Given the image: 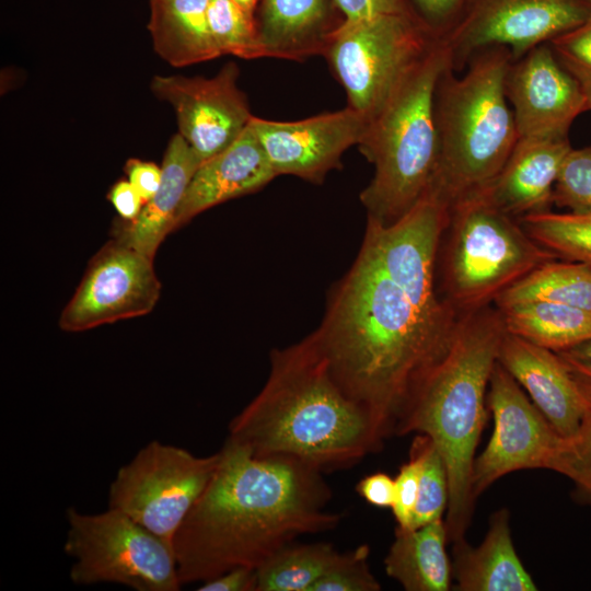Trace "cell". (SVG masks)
Instances as JSON below:
<instances>
[{
    "label": "cell",
    "instance_id": "cell-1",
    "mask_svg": "<svg viewBox=\"0 0 591 591\" xmlns=\"http://www.w3.org/2000/svg\"><path fill=\"white\" fill-rule=\"evenodd\" d=\"M219 464L178 528L182 584L237 567L257 569L298 536L337 526L322 471L290 456H255L225 440Z\"/></svg>",
    "mask_w": 591,
    "mask_h": 591
},
{
    "label": "cell",
    "instance_id": "cell-2",
    "mask_svg": "<svg viewBox=\"0 0 591 591\" xmlns=\"http://www.w3.org/2000/svg\"><path fill=\"white\" fill-rule=\"evenodd\" d=\"M312 336L336 383L383 439L396 434L452 338L422 318L364 243Z\"/></svg>",
    "mask_w": 591,
    "mask_h": 591
},
{
    "label": "cell",
    "instance_id": "cell-3",
    "mask_svg": "<svg viewBox=\"0 0 591 591\" xmlns=\"http://www.w3.org/2000/svg\"><path fill=\"white\" fill-rule=\"evenodd\" d=\"M227 440L255 456H290L324 472L356 464L383 438L336 383L311 335L273 351L267 382L231 420Z\"/></svg>",
    "mask_w": 591,
    "mask_h": 591
},
{
    "label": "cell",
    "instance_id": "cell-4",
    "mask_svg": "<svg viewBox=\"0 0 591 591\" xmlns=\"http://www.w3.org/2000/svg\"><path fill=\"white\" fill-rule=\"evenodd\" d=\"M505 333L496 306L460 314L445 354L420 384L396 432L429 437L443 459L449 478L444 523L450 543L464 538L472 519L473 463Z\"/></svg>",
    "mask_w": 591,
    "mask_h": 591
},
{
    "label": "cell",
    "instance_id": "cell-5",
    "mask_svg": "<svg viewBox=\"0 0 591 591\" xmlns=\"http://www.w3.org/2000/svg\"><path fill=\"white\" fill-rule=\"evenodd\" d=\"M508 47L477 51L462 76L449 66L434 95L438 162L429 190L450 207L485 188L511 154L519 135L506 95Z\"/></svg>",
    "mask_w": 591,
    "mask_h": 591
},
{
    "label": "cell",
    "instance_id": "cell-6",
    "mask_svg": "<svg viewBox=\"0 0 591 591\" xmlns=\"http://www.w3.org/2000/svg\"><path fill=\"white\" fill-rule=\"evenodd\" d=\"M451 66L440 36L373 117L357 144L374 166L360 194L368 218L389 224L430 189L438 162L434 95Z\"/></svg>",
    "mask_w": 591,
    "mask_h": 591
},
{
    "label": "cell",
    "instance_id": "cell-7",
    "mask_svg": "<svg viewBox=\"0 0 591 591\" xmlns=\"http://www.w3.org/2000/svg\"><path fill=\"white\" fill-rule=\"evenodd\" d=\"M447 231L443 288L457 314L495 304L532 270L558 258L479 192L451 205Z\"/></svg>",
    "mask_w": 591,
    "mask_h": 591
},
{
    "label": "cell",
    "instance_id": "cell-8",
    "mask_svg": "<svg viewBox=\"0 0 591 591\" xmlns=\"http://www.w3.org/2000/svg\"><path fill=\"white\" fill-rule=\"evenodd\" d=\"M438 35L410 11L345 20L329 35L323 55L345 89L348 106L370 121Z\"/></svg>",
    "mask_w": 591,
    "mask_h": 591
},
{
    "label": "cell",
    "instance_id": "cell-9",
    "mask_svg": "<svg viewBox=\"0 0 591 591\" xmlns=\"http://www.w3.org/2000/svg\"><path fill=\"white\" fill-rule=\"evenodd\" d=\"M65 553L73 558L76 584L116 583L137 591H177L182 587L174 548L112 508L101 513L67 511Z\"/></svg>",
    "mask_w": 591,
    "mask_h": 591
},
{
    "label": "cell",
    "instance_id": "cell-10",
    "mask_svg": "<svg viewBox=\"0 0 591 591\" xmlns=\"http://www.w3.org/2000/svg\"><path fill=\"white\" fill-rule=\"evenodd\" d=\"M219 460V451L197 456L183 448L151 441L118 470L109 486L108 508L127 514L173 546L178 528Z\"/></svg>",
    "mask_w": 591,
    "mask_h": 591
},
{
    "label": "cell",
    "instance_id": "cell-11",
    "mask_svg": "<svg viewBox=\"0 0 591 591\" xmlns=\"http://www.w3.org/2000/svg\"><path fill=\"white\" fill-rule=\"evenodd\" d=\"M449 219L450 205L428 190L392 223L368 218L363 241L422 318L447 338L452 336L460 314L439 298L434 279L438 248Z\"/></svg>",
    "mask_w": 591,
    "mask_h": 591
},
{
    "label": "cell",
    "instance_id": "cell-12",
    "mask_svg": "<svg viewBox=\"0 0 591 591\" xmlns=\"http://www.w3.org/2000/svg\"><path fill=\"white\" fill-rule=\"evenodd\" d=\"M590 13L591 0H465L439 36L456 72L477 51L491 46L508 47L517 60L577 27Z\"/></svg>",
    "mask_w": 591,
    "mask_h": 591
},
{
    "label": "cell",
    "instance_id": "cell-13",
    "mask_svg": "<svg viewBox=\"0 0 591 591\" xmlns=\"http://www.w3.org/2000/svg\"><path fill=\"white\" fill-rule=\"evenodd\" d=\"M487 407L494 431L473 463L471 488L474 499L502 476L520 470L554 471L564 440L497 361L489 380Z\"/></svg>",
    "mask_w": 591,
    "mask_h": 591
},
{
    "label": "cell",
    "instance_id": "cell-14",
    "mask_svg": "<svg viewBox=\"0 0 591 591\" xmlns=\"http://www.w3.org/2000/svg\"><path fill=\"white\" fill-rule=\"evenodd\" d=\"M161 293L153 258L113 236L91 259L59 317L65 332H84L150 313Z\"/></svg>",
    "mask_w": 591,
    "mask_h": 591
},
{
    "label": "cell",
    "instance_id": "cell-15",
    "mask_svg": "<svg viewBox=\"0 0 591 591\" xmlns=\"http://www.w3.org/2000/svg\"><path fill=\"white\" fill-rule=\"evenodd\" d=\"M237 76L236 65L228 62L212 78H152V93L173 106L178 134L201 163L229 147L253 117L245 95L236 85Z\"/></svg>",
    "mask_w": 591,
    "mask_h": 591
},
{
    "label": "cell",
    "instance_id": "cell-16",
    "mask_svg": "<svg viewBox=\"0 0 591 591\" xmlns=\"http://www.w3.org/2000/svg\"><path fill=\"white\" fill-rule=\"evenodd\" d=\"M368 124L349 106L298 121L251 119L277 176L293 175L311 183H322L339 166L344 152L359 143Z\"/></svg>",
    "mask_w": 591,
    "mask_h": 591
},
{
    "label": "cell",
    "instance_id": "cell-17",
    "mask_svg": "<svg viewBox=\"0 0 591 591\" xmlns=\"http://www.w3.org/2000/svg\"><path fill=\"white\" fill-rule=\"evenodd\" d=\"M506 95L519 138L568 137L572 121L587 112L579 84L548 43L512 60L506 76Z\"/></svg>",
    "mask_w": 591,
    "mask_h": 591
},
{
    "label": "cell",
    "instance_id": "cell-18",
    "mask_svg": "<svg viewBox=\"0 0 591 591\" xmlns=\"http://www.w3.org/2000/svg\"><path fill=\"white\" fill-rule=\"evenodd\" d=\"M497 361L564 438L572 436L591 410L559 356L506 331Z\"/></svg>",
    "mask_w": 591,
    "mask_h": 591
},
{
    "label": "cell",
    "instance_id": "cell-19",
    "mask_svg": "<svg viewBox=\"0 0 591 591\" xmlns=\"http://www.w3.org/2000/svg\"><path fill=\"white\" fill-rule=\"evenodd\" d=\"M571 148L568 137L519 138L502 169L479 193L517 219L549 211L560 165Z\"/></svg>",
    "mask_w": 591,
    "mask_h": 591
},
{
    "label": "cell",
    "instance_id": "cell-20",
    "mask_svg": "<svg viewBox=\"0 0 591 591\" xmlns=\"http://www.w3.org/2000/svg\"><path fill=\"white\" fill-rule=\"evenodd\" d=\"M276 176L250 121L229 147L199 165L178 209L174 230L213 206L259 190Z\"/></svg>",
    "mask_w": 591,
    "mask_h": 591
},
{
    "label": "cell",
    "instance_id": "cell-21",
    "mask_svg": "<svg viewBox=\"0 0 591 591\" xmlns=\"http://www.w3.org/2000/svg\"><path fill=\"white\" fill-rule=\"evenodd\" d=\"M452 578L460 591L537 590L513 546L507 509L490 517L478 546H470L464 538L453 543Z\"/></svg>",
    "mask_w": 591,
    "mask_h": 591
},
{
    "label": "cell",
    "instance_id": "cell-22",
    "mask_svg": "<svg viewBox=\"0 0 591 591\" xmlns=\"http://www.w3.org/2000/svg\"><path fill=\"white\" fill-rule=\"evenodd\" d=\"M200 164L186 140L179 134L174 135L164 153L159 189L144 202L135 221H121L116 227L114 236L154 259L165 236L174 231L178 209Z\"/></svg>",
    "mask_w": 591,
    "mask_h": 591
},
{
    "label": "cell",
    "instance_id": "cell-23",
    "mask_svg": "<svg viewBox=\"0 0 591 591\" xmlns=\"http://www.w3.org/2000/svg\"><path fill=\"white\" fill-rule=\"evenodd\" d=\"M210 0H150L153 49L173 67H185L221 56L209 31Z\"/></svg>",
    "mask_w": 591,
    "mask_h": 591
},
{
    "label": "cell",
    "instance_id": "cell-24",
    "mask_svg": "<svg viewBox=\"0 0 591 591\" xmlns=\"http://www.w3.org/2000/svg\"><path fill=\"white\" fill-rule=\"evenodd\" d=\"M444 518L414 530L396 528L384 559L386 575L407 591H448L452 564Z\"/></svg>",
    "mask_w": 591,
    "mask_h": 591
},
{
    "label": "cell",
    "instance_id": "cell-25",
    "mask_svg": "<svg viewBox=\"0 0 591 591\" xmlns=\"http://www.w3.org/2000/svg\"><path fill=\"white\" fill-rule=\"evenodd\" d=\"M325 0H264L257 25L265 57L303 60L323 54Z\"/></svg>",
    "mask_w": 591,
    "mask_h": 591
},
{
    "label": "cell",
    "instance_id": "cell-26",
    "mask_svg": "<svg viewBox=\"0 0 591 591\" xmlns=\"http://www.w3.org/2000/svg\"><path fill=\"white\" fill-rule=\"evenodd\" d=\"M497 309L508 333L555 352L591 339V311L546 301Z\"/></svg>",
    "mask_w": 591,
    "mask_h": 591
},
{
    "label": "cell",
    "instance_id": "cell-27",
    "mask_svg": "<svg viewBox=\"0 0 591 591\" xmlns=\"http://www.w3.org/2000/svg\"><path fill=\"white\" fill-rule=\"evenodd\" d=\"M531 301L591 311V265L560 258L546 262L506 290L495 306Z\"/></svg>",
    "mask_w": 591,
    "mask_h": 591
},
{
    "label": "cell",
    "instance_id": "cell-28",
    "mask_svg": "<svg viewBox=\"0 0 591 591\" xmlns=\"http://www.w3.org/2000/svg\"><path fill=\"white\" fill-rule=\"evenodd\" d=\"M338 554L329 543H291L256 569V591H311Z\"/></svg>",
    "mask_w": 591,
    "mask_h": 591
},
{
    "label": "cell",
    "instance_id": "cell-29",
    "mask_svg": "<svg viewBox=\"0 0 591 591\" xmlns=\"http://www.w3.org/2000/svg\"><path fill=\"white\" fill-rule=\"evenodd\" d=\"M518 220L535 242L558 258L591 265V213L549 210Z\"/></svg>",
    "mask_w": 591,
    "mask_h": 591
},
{
    "label": "cell",
    "instance_id": "cell-30",
    "mask_svg": "<svg viewBox=\"0 0 591 591\" xmlns=\"http://www.w3.org/2000/svg\"><path fill=\"white\" fill-rule=\"evenodd\" d=\"M207 20L221 56L233 55L242 59L265 57L253 15L233 0H210Z\"/></svg>",
    "mask_w": 591,
    "mask_h": 591
},
{
    "label": "cell",
    "instance_id": "cell-31",
    "mask_svg": "<svg viewBox=\"0 0 591 591\" xmlns=\"http://www.w3.org/2000/svg\"><path fill=\"white\" fill-rule=\"evenodd\" d=\"M420 460L418 497L410 530L443 519L449 505V478L445 464L431 439L425 434L412 444Z\"/></svg>",
    "mask_w": 591,
    "mask_h": 591
},
{
    "label": "cell",
    "instance_id": "cell-32",
    "mask_svg": "<svg viewBox=\"0 0 591 591\" xmlns=\"http://www.w3.org/2000/svg\"><path fill=\"white\" fill-rule=\"evenodd\" d=\"M553 204L573 213H591V146L566 154L553 190Z\"/></svg>",
    "mask_w": 591,
    "mask_h": 591
},
{
    "label": "cell",
    "instance_id": "cell-33",
    "mask_svg": "<svg viewBox=\"0 0 591 591\" xmlns=\"http://www.w3.org/2000/svg\"><path fill=\"white\" fill-rule=\"evenodd\" d=\"M559 63L577 81L591 111V13L577 27L548 42Z\"/></svg>",
    "mask_w": 591,
    "mask_h": 591
},
{
    "label": "cell",
    "instance_id": "cell-34",
    "mask_svg": "<svg viewBox=\"0 0 591 591\" xmlns=\"http://www.w3.org/2000/svg\"><path fill=\"white\" fill-rule=\"evenodd\" d=\"M368 545L339 553L311 591H379L381 586L368 564Z\"/></svg>",
    "mask_w": 591,
    "mask_h": 591
},
{
    "label": "cell",
    "instance_id": "cell-35",
    "mask_svg": "<svg viewBox=\"0 0 591 591\" xmlns=\"http://www.w3.org/2000/svg\"><path fill=\"white\" fill-rule=\"evenodd\" d=\"M554 472L569 478L578 497L591 503V410L579 429L564 438Z\"/></svg>",
    "mask_w": 591,
    "mask_h": 591
},
{
    "label": "cell",
    "instance_id": "cell-36",
    "mask_svg": "<svg viewBox=\"0 0 591 591\" xmlns=\"http://www.w3.org/2000/svg\"><path fill=\"white\" fill-rule=\"evenodd\" d=\"M420 460L417 452L410 448L409 460L398 471L395 480V497L392 512L397 528L410 530L413 513L418 497Z\"/></svg>",
    "mask_w": 591,
    "mask_h": 591
},
{
    "label": "cell",
    "instance_id": "cell-37",
    "mask_svg": "<svg viewBox=\"0 0 591 591\" xmlns=\"http://www.w3.org/2000/svg\"><path fill=\"white\" fill-rule=\"evenodd\" d=\"M556 354L591 404V339Z\"/></svg>",
    "mask_w": 591,
    "mask_h": 591
},
{
    "label": "cell",
    "instance_id": "cell-38",
    "mask_svg": "<svg viewBox=\"0 0 591 591\" xmlns=\"http://www.w3.org/2000/svg\"><path fill=\"white\" fill-rule=\"evenodd\" d=\"M345 20L409 12L404 0H334Z\"/></svg>",
    "mask_w": 591,
    "mask_h": 591
},
{
    "label": "cell",
    "instance_id": "cell-39",
    "mask_svg": "<svg viewBox=\"0 0 591 591\" xmlns=\"http://www.w3.org/2000/svg\"><path fill=\"white\" fill-rule=\"evenodd\" d=\"M127 179L140 194L144 202L150 200L161 184L162 170L154 163L129 159L125 164Z\"/></svg>",
    "mask_w": 591,
    "mask_h": 591
},
{
    "label": "cell",
    "instance_id": "cell-40",
    "mask_svg": "<svg viewBox=\"0 0 591 591\" xmlns=\"http://www.w3.org/2000/svg\"><path fill=\"white\" fill-rule=\"evenodd\" d=\"M357 493L369 503L379 508H392L395 497V480L379 472L362 478Z\"/></svg>",
    "mask_w": 591,
    "mask_h": 591
},
{
    "label": "cell",
    "instance_id": "cell-41",
    "mask_svg": "<svg viewBox=\"0 0 591 591\" xmlns=\"http://www.w3.org/2000/svg\"><path fill=\"white\" fill-rule=\"evenodd\" d=\"M108 200L124 222L135 221L144 205V200L128 179H120L111 187Z\"/></svg>",
    "mask_w": 591,
    "mask_h": 591
},
{
    "label": "cell",
    "instance_id": "cell-42",
    "mask_svg": "<svg viewBox=\"0 0 591 591\" xmlns=\"http://www.w3.org/2000/svg\"><path fill=\"white\" fill-rule=\"evenodd\" d=\"M256 569L237 567L201 582L199 591H256Z\"/></svg>",
    "mask_w": 591,
    "mask_h": 591
},
{
    "label": "cell",
    "instance_id": "cell-43",
    "mask_svg": "<svg viewBox=\"0 0 591 591\" xmlns=\"http://www.w3.org/2000/svg\"><path fill=\"white\" fill-rule=\"evenodd\" d=\"M425 22L438 34L456 18L465 0H415Z\"/></svg>",
    "mask_w": 591,
    "mask_h": 591
},
{
    "label": "cell",
    "instance_id": "cell-44",
    "mask_svg": "<svg viewBox=\"0 0 591 591\" xmlns=\"http://www.w3.org/2000/svg\"><path fill=\"white\" fill-rule=\"evenodd\" d=\"M233 1L236 2L248 14L253 15V11L257 3V0H233Z\"/></svg>",
    "mask_w": 591,
    "mask_h": 591
}]
</instances>
